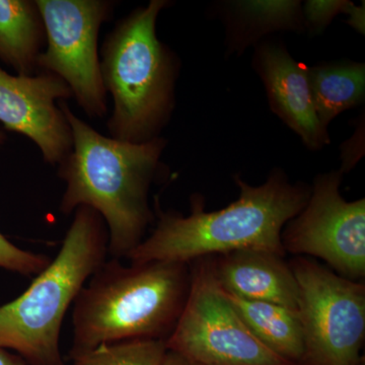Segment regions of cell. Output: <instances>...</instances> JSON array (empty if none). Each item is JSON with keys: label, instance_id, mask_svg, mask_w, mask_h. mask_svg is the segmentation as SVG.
<instances>
[{"label": "cell", "instance_id": "obj_9", "mask_svg": "<svg viewBox=\"0 0 365 365\" xmlns=\"http://www.w3.org/2000/svg\"><path fill=\"white\" fill-rule=\"evenodd\" d=\"M340 173L321 175L304 208L281 235L285 252L323 259L339 275L360 279L365 274V200L341 196Z\"/></svg>", "mask_w": 365, "mask_h": 365}, {"label": "cell", "instance_id": "obj_17", "mask_svg": "<svg viewBox=\"0 0 365 365\" xmlns=\"http://www.w3.org/2000/svg\"><path fill=\"white\" fill-rule=\"evenodd\" d=\"M167 350L165 340H125L100 345L71 360L73 365H160Z\"/></svg>", "mask_w": 365, "mask_h": 365}, {"label": "cell", "instance_id": "obj_2", "mask_svg": "<svg viewBox=\"0 0 365 365\" xmlns=\"http://www.w3.org/2000/svg\"><path fill=\"white\" fill-rule=\"evenodd\" d=\"M239 198L227 207L205 212L201 199L192 200L184 216L160 210L157 227L148 239L127 255L132 264L155 261L189 264L198 259L240 251L285 255L283 227L307 205L311 192L292 184L278 170L261 186L235 177Z\"/></svg>", "mask_w": 365, "mask_h": 365}, {"label": "cell", "instance_id": "obj_19", "mask_svg": "<svg viewBox=\"0 0 365 365\" xmlns=\"http://www.w3.org/2000/svg\"><path fill=\"white\" fill-rule=\"evenodd\" d=\"M352 4L349 1H307L304 18L309 30L319 33L331 23L334 16L348 13Z\"/></svg>", "mask_w": 365, "mask_h": 365}, {"label": "cell", "instance_id": "obj_20", "mask_svg": "<svg viewBox=\"0 0 365 365\" xmlns=\"http://www.w3.org/2000/svg\"><path fill=\"white\" fill-rule=\"evenodd\" d=\"M160 365H201L194 360L188 359L181 353L172 351V350H167L165 356L160 362Z\"/></svg>", "mask_w": 365, "mask_h": 365}, {"label": "cell", "instance_id": "obj_22", "mask_svg": "<svg viewBox=\"0 0 365 365\" xmlns=\"http://www.w3.org/2000/svg\"><path fill=\"white\" fill-rule=\"evenodd\" d=\"M4 140H6V135H4V132L0 130V144L4 143Z\"/></svg>", "mask_w": 365, "mask_h": 365}, {"label": "cell", "instance_id": "obj_1", "mask_svg": "<svg viewBox=\"0 0 365 365\" xmlns=\"http://www.w3.org/2000/svg\"><path fill=\"white\" fill-rule=\"evenodd\" d=\"M72 133V150L60 165L66 189L60 210L71 215L81 206L97 211L109 235L112 258H126L143 241L153 220L148 193L167 141L117 140L98 133L60 103Z\"/></svg>", "mask_w": 365, "mask_h": 365}, {"label": "cell", "instance_id": "obj_10", "mask_svg": "<svg viewBox=\"0 0 365 365\" xmlns=\"http://www.w3.org/2000/svg\"><path fill=\"white\" fill-rule=\"evenodd\" d=\"M63 79L49 72L11 76L0 67V122L30 138L46 163L59 165L72 150V133L57 100L71 98Z\"/></svg>", "mask_w": 365, "mask_h": 365}, {"label": "cell", "instance_id": "obj_14", "mask_svg": "<svg viewBox=\"0 0 365 365\" xmlns=\"http://www.w3.org/2000/svg\"><path fill=\"white\" fill-rule=\"evenodd\" d=\"M44 25L36 1L0 0V59L21 76L38 68Z\"/></svg>", "mask_w": 365, "mask_h": 365}, {"label": "cell", "instance_id": "obj_5", "mask_svg": "<svg viewBox=\"0 0 365 365\" xmlns=\"http://www.w3.org/2000/svg\"><path fill=\"white\" fill-rule=\"evenodd\" d=\"M168 2L151 0L106 38L101 74L112 96L110 137L130 143L157 138L174 106L175 61L158 39L157 20Z\"/></svg>", "mask_w": 365, "mask_h": 365}, {"label": "cell", "instance_id": "obj_18", "mask_svg": "<svg viewBox=\"0 0 365 365\" xmlns=\"http://www.w3.org/2000/svg\"><path fill=\"white\" fill-rule=\"evenodd\" d=\"M52 259L16 247L0 234V268L21 275H38Z\"/></svg>", "mask_w": 365, "mask_h": 365}, {"label": "cell", "instance_id": "obj_8", "mask_svg": "<svg viewBox=\"0 0 365 365\" xmlns=\"http://www.w3.org/2000/svg\"><path fill=\"white\" fill-rule=\"evenodd\" d=\"M47 48L38 57L44 72L63 79L91 118L107 113L106 90L98 55L101 26L112 14L103 0H37Z\"/></svg>", "mask_w": 365, "mask_h": 365}, {"label": "cell", "instance_id": "obj_12", "mask_svg": "<svg viewBox=\"0 0 365 365\" xmlns=\"http://www.w3.org/2000/svg\"><path fill=\"white\" fill-rule=\"evenodd\" d=\"M212 264L218 284L228 294L299 313V284L282 257L267 252L240 251L212 258Z\"/></svg>", "mask_w": 365, "mask_h": 365}, {"label": "cell", "instance_id": "obj_11", "mask_svg": "<svg viewBox=\"0 0 365 365\" xmlns=\"http://www.w3.org/2000/svg\"><path fill=\"white\" fill-rule=\"evenodd\" d=\"M255 68L263 81L271 109L311 150L330 143L312 98L307 67L279 45H263L255 54Z\"/></svg>", "mask_w": 365, "mask_h": 365}, {"label": "cell", "instance_id": "obj_15", "mask_svg": "<svg viewBox=\"0 0 365 365\" xmlns=\"http://www.w3.org/2000/svg\"><path fill=\"white\" fill-rule=\"evenodd\" d=\"M307 78L317 116L325 129L334 118L364 102V63L307 67Z\"/></svg>", "mask_w": 365, "mask_h": 365}, {"label": "cell", "instance_id": "obj_13", "mask_svg": "<svg viewBox=\"0 0 365 365\" xmlns=\"http://www.w3.org/2000/svg\"><path fill=\"white\" fill-rule=\"evenodd\" d=\"M225 292L244 323L271 351L300 365L304 353L299 313L269 302L241 299Z\"/></svg>", "mask_w": 365, "mask_h": 365}, {"label": "cell", "instance_id": "obj_3", "mask_svg": "<svg viewBox=\"0 0 365 365\" xmlns=\"http://www.w3.org/2000/svg\"><path fill=\"white\" fill-rule=\"evenodd\" d=\"M188 265L106 261L74 302L69 359L119 341H167L188 297Z\"/></svg>", "mask_w": 365, "mask_h": 365}, {"label": "cell", "instance_id": "obj_16", "mask_svg": "<svg viewBox=\"0 0 365 365\" xmlns=\"http://www.w3.org/2000/svg\"><path fill=\"white\" fill-rule=\"evenodd\" d=\"M232 9L237 48L263 34L282 29L297 30L302 25L299 1H237L232 2Z\"/></svg>", "mask_w": 365, "mask_h": 365}, {"label": "cell", "instance_id": "obj_6", "mask_svg": "<svg viewBox=\"0 0 365 365\" xmlns=\"http://www.w3.org/2000/svg\"><path fill=\"white\" fill-rule=\"evenodd\" d=\"M193 262L188 297L165 341L168 349L201 365H297L251 332L218 284L212 258Z\"/></svg>", "mask_w": 365, "mask_h": 365}, {"label": "cell", "instance_id": "obj_7", "mask_svg": "<svg viewBox=\"0 0 365 365\" xmlns=\"http://www.w3.org/2000/svg\"><path fill=\"white\" fill-rule=\"evenodd\" d=\"M289 266L299 289V317L304 341L300 365H361L364 284L302 257Z\"/></svg>", "mask_w": 365, "mask_h": 365}, {"label": "cell", "instance_id": "obj_4", "mask_svg": "<svg viewBox=\"0 0 365 365\" xmlns=\"http://www.w3.org/2000/svg\"><path fill=\"white\" fill-rule=\"evenodd\" d=\"M109 235L97 211L76 210L61 249L28 289L0 307V348L26 365H66L60 351L64 317L93 274L107 261Z\"/></svg>", "mask_w": 365, "mask_h": 365}, {"label": "cell", "instance_id": "obj_21", "mask_svg": "<svg viewBox=\"0 0 365 365\" xmlns=\"http://www.w3.org/2000/svg\"><path fill=\"white\" fill-rule=\"evenodd\" d=\"M0 365H26L19 354H13L0 348Z\"/></svg>", "mask_w": 365, "mask_h": 365}]
</instances>
